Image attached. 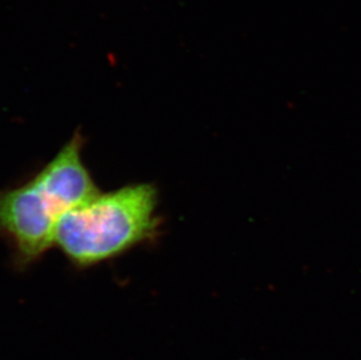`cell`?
I'll return each instance as SVG.
<instances>
[{"mask_svg": "<svg viewBox=\"0 0 361 360\" xmlns=\"http://www.w3.org/2000/svg\"><path fill=\"white\" fill-rule=\"evenodd\" d=\"M85 140L75 133L38 174L19 186L0 190V238L14 265L26 269L54 247L66 212L99 192L83 160Z\"/></svg>", "mask_w": 361, "mask_h": 360, "instance_id": "cell-1", "label": "cell"}, {"mask_svg": "<svg viewBox=\"0 0 361 360\" xmlns=\"http://www.w3.org/2000/svg\"><path fill=\"white\" fill-rule=\"evenodd\" d=\"M158 206L159 191L152 183L99 191L60 219L54 247L80 269L120 258L157 240L161 228Z\"/></svg>", "mask_w": 361, "mask_h": 360, "instance_id": "cell-2", "label": "cell"}]
</instances>
